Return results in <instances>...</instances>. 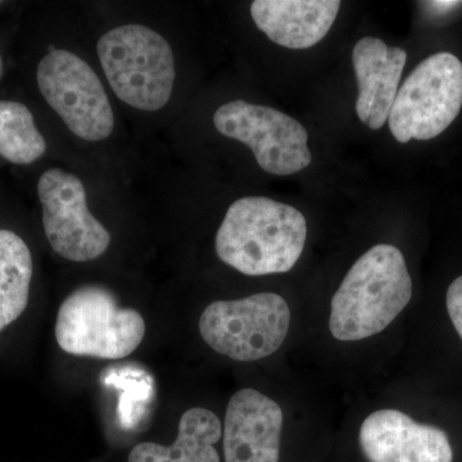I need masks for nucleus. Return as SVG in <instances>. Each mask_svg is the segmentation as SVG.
Masks as SVG:
<instances>
[{"instance_id":"nucleus-1","label":"nucleus","mask_w":462,"mask_h":462,"mask_svg":"<svg viewBox=\"0 0 462 462\" xmlns=\"http://www.w3.org/2000/svg\"><path fill=\"white\" fill-rule=\"evenodd\" d=\"M306 239L302 212L266 197H245L227 209L215 248L233 269L263 276L291 272L302 256Z\"/></svg>"},{"instance_id":"nucleus-2","label":"nucleus","mask_w":462,"mask_h":462,"mask_svg":"<svg viewBox=\"0 0 462 462\" xmlns=\"http://www.w3.org/2000/svg\"><path fill=\"white\" fill-rule=\"evenodd\" d=\"M412 298L402 252L378 245L346 273L330 305L329 329L340 342H358L387 329Z\"/></svg>"},{"instance_id":"nucleus-3","label":"nucleus","mask_w":462,"mask_h":462,"mask_svg":"<svg viewBox=\"0 0 462 462\" xmlns=\"http://www.w3.org/2000/svg\"><path fill=\"white\" fill-rule=\"evenodd\" d=\"M97 51L117 98L154 112L171 99L175 60L162 35L143 25H124L100 36Z\"/></svg>"},{"instance_id":"nucleus-4","label":"nucleus","mask_w":462,"mask_h":462,"mask_svg":"<svg viewBox=\"0 0 462 462\" xmlns=\"http://www.w3.org/2000/svg\"><path fill=\"white\" fill-rule=\"evenodd\" d=\"M144 336L141 312L118 306L100 285L75 289L58 310L56 339L66 354L118 360L132 355Z\"/></svg>"},{"instance_id":"nucleus-5","label":"nucleus","mask_w":462,"mask_h":462,"mask_svg":"<svg viewBox=\"0 0 462 462\" xmlns=\"http://www.w3.org/2000/svg\"><path fill=\"white\" fill-rule=\"evenodd\" d=\"M291 309L276 293H257L234 300H216L199 319L203 340L217 354L240 363L275 354L287 339Z\"/></svg>"},{"instance_id":"nucleus-6","label":"nucleus","mask_w":462,"mask_h":462,"mask_svg":"<svg viewBox=\"0 0 462 462\" xmlns=\"http://www.w3.org/2000/svg\"><path fill=\"white\" fill-rule=\"evenodd\" d=\"M462 108V63L451 53L422 60L404 80L389 114L397 142L430 141L454 123Z\"/></svg>"},{"instance_id":"nucleus-7","label":"nucleus","mask_w":462,"mask_h":462,"mask_svg":"<svg viewBox=\"0 0 462 462\" xmlns=\"http://www.w3.org/2000/svg\"><path fill=\"white\" fill-rule=\"evenodd\" d=\"M36 81L48 105L79 138L105 141L114 132L115 116L107 93L83 58L51 50L39 63Z\"/></svg>"},{"instance_id":"nucleus-8","label":"nucleus","mask_w":462,"mask_h":462,"mask_svg":"<svg viewBox=\"0 0 462 462\" xmlns=\"http://www.w3.org/2000/svg\"><path fill=\"white\" fill-rule=\"evenodd\" d=\"M214 124L224 136L248 145L273 175H293L311 163L305 127L278 109L233 100L216 111Z\"/></svg>"},{"instance_id":"nucleus-9","label":"nucleus","mask_w":462,"mask_h":462,"mask_svg":"<svg viewBox=\"0 0 462 462\" xmlns=\"http://www.w3.org/2000/svg\"><path fill=\"white\" fill-rule=\"evenodd\" d=\"M42 226L51 247L72 263H88L102 256L111 236L88 208L87 191L78 176L50 169L38 182Z\"/></svg>"},{"instance_id":"nucleus-10","label":"nucleus","mask_w":462,"mask_h":462,"mask_svg":"<svg viewBox=\"0 0 462 462\" xmlns=\"http://www.w3.org/2000/svg\"><path fill=\"white\" fill-rule=\"evenodd\" d=\"M358 442L369 462H454L445 430L416 422L400 410L370 413L361 424Z\"/></svg>"},{"instance_id":"nucleus-11","label":"nucleus","mask_w":462,"mask_h":462,"mask_svg":"<svg viewBox=\"0 0 462 462\" xmlns=\"http://www.w3.org/2000/svg\"><path fill=\"white\" fill-rule=\"evenodd\" d=\"M282 424L281 404L256 389H240L225 413V462H279Z\"/></svg>"},{"instance_id":"nucleus-12","label":"nucleus","mask_w":462,"mask_h":462,"mask_svg":"<svg viewBox=\"0 0 462 462\" xmlns=\"http://www.w3.org/2000/svg\"><path fill=\"white\" fill-rule=\"evenodd\" d=\"M406 60V51L388 47L378 38L366 36L355 45L352 63L358 83L356 112L370 129H382L387 123Z\"/></svg>"},{"instance_id":"nucleus-13","label":"nucleus","mask_w":462,"mask_h":462,"mask_svg":"<svg viewBox=\"0 0 462 462\" xmlns=\"http://www.w3.org/2000/svg\"><path fill=\"white\" fill-rule=\"evenodd\" d=\"M339 8L338 0H256L251 16L275 44L307 50L327 36Z\"/></svg>"},{"instance_id":"nucleus-14","label":"nucleus","mask_w":462,"mask_h":462,"mask_svg":"<svg viewBox=\"0 0 462 462\" xmlns=\"http://www.w3.org/2000/svg\"><path fill=\"white\" fill-rule=\"evenodd\" d=\"M221 436L217 415L205 407H191L181 416L173 445L139 443L130 451L129 462H221L215 447Z\"/></svg>"},{"instance_id":"nucleus-15","label":"nucleus","mask_w":462,"mask_h":462,"mask_svg":"<svg viewBox=\"0 0 462 462\" xmlns=\"http://www.w3.org/2000/svg\"><path fill=\"white\" fill-rule=\"evenodd\" d=\"M32 256L14 231L0 229V331L14 324L29 305Z\"/></svg>"},{"instance_id":"nucleus-16","label":"nucleus","mask_w":462,"mask_h":462,"mask_svg":"<svg viewBox=\"0 0 462 462\" xmlns=\"http://www.w3.org/2000/svg\"><path fill=\"white\" fill-rule=\"evenodd\" d=\"M47 142L25 105L0 100V157L14 165H30L44 156Z\"/></svg>"},{"instance_id":"nucleus-17","label":"nucleus","mask_w":462,"mask_h":462,"mask_svg":"<svg viewBox=\"0 0 462 462\" xmlns=\"http://www.w3.org/2000/svg\"><path fill=\"white\" fill-rule=\"evenodd\" d=\"M447 311L462 339V275L451 282L446 296Z\"/></svg>"},{"instance_id":"nucleus-18","label":"nucleus","mask_w":462,"mask_h":462,"mask_svg":"<svg viewBox=\"0 0 462 462\" xmlns=\"http://www.w3.org/2000/svg\"><path fill=\"white\" fill-rule=\"evenodd\" d=\"M425 7L430 9V12H436L438 14H448V12L455 11L460 8L462 2H452V0H436V2H425Z\"/></svg>"},{"instance_id":"nucleus-19","label":"nucleus","mask_w":462,"mask_h":462,"mask_svg":"<svg viewBox=\"0 0 462 462\" xmlns=\"http://www.w3.org/2000/svg\"><path fill=\"white\" fill-rule=\"evenodd\" d=\"M3 75V58L0 56V79H2Z\"/></svg>"},{"instance_id":"nucleus-20","label":"nucleus","mask_w":462,"mask_h":462,"mask_svg":"<svg viewBox=\"0 0 462 462\" xmlns=\"http://www.w3.org/2000/svg\"><path fill=\"white\" fill-rule=\"evenodd\" d=\"M0 5H2V2H0Z\"/></svg>"}]
</instances>
